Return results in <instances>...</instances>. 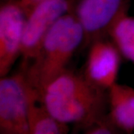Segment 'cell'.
Instances as JSON below:
<instances>
[{"instance_id":"6da1fadb","label":"cell","mask_w":134,"mask_h":134,"mask_svg":"<svg viewBox=\"0 0 134 134\" xmlns=\"http://www.w3.org/2000/svg\"><path fill=\"white\" fill-rule=\"evenodd\" d=\"M38 97L57 119L67 125L76 124L82 130L107 113L108 90L69 69Z\"/></svg>"},{"instance_id":"7a4b0ae2","label":"cell","mask_w":134,"mask_h":134,"mask_svg":"<svg viewBox=\"0 0 134 134\" xmlns=\"http://www.w3.org/2000/svg\"><path fill=\"white\" fill-rule=\"evenodd\" d=\"M83 40V30L74 10L63 16L51 29L36 56L22 66L28 85L37 96L68 69Z\"/></svg>"},{"instance_id":"3957f363","label":"cell","mask_w":134,"mask_h":134,"mask_svg":"<svg viewBox=\"0 0 134 134\" xmlns=\"http://www.w3.org/2000/svg\"><path fill=\"white\" fill-rule=\"evenodd\" d=\"M29 85L21 71L0 79V133L30 134Z\"/></svg>"},{"instance_id":"277c9868","label":"cell","mask_w":134,"mask_h":134,"mask_svg":"<svg viewBox=\"0 0 134 134\" xmlns=\"http://www.w3.org/2000/svg\"><path fill=\"white\" fill-rule=\"evenodd\" d=\"M75 7L74 0H45L31 8L26 14L22 40L23 63L32 60L48 31Z\"/></svg>"},{"instance_id":"5b68a950","label":"cell","mask_w":134,"mask_h":134,"mask_svg":"<svg viewBox=\"0 0 134 134\" xmlns=\"http://www.w3.org/2000/svg\"><path fill=\"white\" fill-rule=\"evenodd\" d=\"M130 0H80L74 12L83 30L82 48L98 39L108 37L110 28L121 16L127 14Z\"/></svg>"},{"instance_id":"8992f818","label":"cell","mask_w":134,"mask_h":134,"mask_svg":"<svg viewBox=\"0 0 134 134\" xmlns=\"http://www.w3.org/2000/svg\"><path fill=\"white\" fill-rule=\"evenodd\" d=\"M26 12L20 0H4L0 7V77L10 71L21 55Z\"/></svg>"},{"instance_id":"52a82bcc","label":"cell","mask_w":134,"mask_h":134,"mask_svg":"<svg viewBox=\"0 0 134 134\" xmlns=\"http://www.w3.org/2000/svg\"><path fill=\"white\" fill-rule=\"evenodd\" d=\"M88 48L83 75L93 84L108 90L117 83L121 54L109 37L98 39Z\"/></svg>"},{"instance_id":"ba28073f","label":"cell","mask_w":134,"mask_h":134,"mask_svg":"<svg viewBox=\"0 0 134 134\" xmlns=\"http://www.w3.org/2000/svg\"><path fill=\"white\" fill-rule=\"evenodd\" d=\"M109 114L118 128L134 131V88L115 83L108 90Z\"/></svg>"},{"instance_id":"9c48e42d","label":"cell","mask_w":134,"mask_h":134,"mask_svg":"<svg viewBox=\"0 0 134 134\" xmlns=\"http://www.w3.org/2000/svg\"><path fill=\"white\" fill-rule=\"evenodd\" d=\"M28 121L30 134H66L69 130L68 125L57 119L29 86Z\"/></svg>"},{"instance_id":"30bf717a","label":"cell","mask_w":134,"mask_h":134,"mask_svg":"<svg viewBox=\"0 0 134 134\" xmlns=\"http://www.w3.org/2000/svg\"><path fill=\"white\" fill-rule=\"evenodd\" d=\"M108 37L122 56L134 63V17L121 16L110 28Z\"/></svg>"},{"instance_id":"8fae6325","label":"cell","mask_w":134,"mask_h":134,"mask_svg":"<svg viewBox=\"0 0 134 134\" xmlns=\"http://www.w3.org/2000/svg\"><path fill=\"white\" fill-rule=\"evenodd\" d=\"M86 134H114L121 131L111 119L109 113L92 122L83 130Z\"/></svg>"},{"instance_id":"7c38bea8","label":"cell","mask_w":134,"mask_h":134,"mask_svg":"<svg viewBox=\"0 0 134 134\" xmlns=\"http://www.w3.org/2000/svg\"><path fill=\"white\" fill-rule=\"evenodd\" d=\"M43 1H45V0H20V2L27 14L32 8Z\"/></svg>"}]
</instances>
